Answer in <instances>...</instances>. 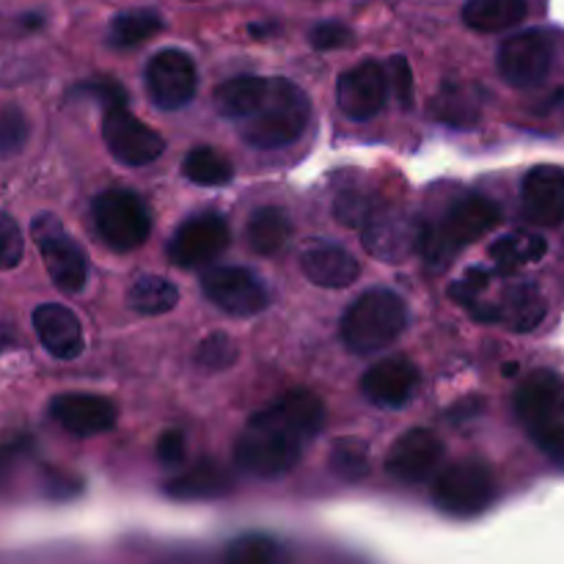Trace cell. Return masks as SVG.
Here are the masks:
<instances>
[{"instance_id": "obj_1", "label": "cell", "mask_w": 564, "mask_h": 564, "mask_svg": "<svg viewBox=\"0 0 564 564\" xmlns=\"http://www.w3.org/2000/svg\"><path fill=\"white\" fill-rule=\"evenodd\" d=\"M323 424V402L312 391H290L246 424L235 444L237 466L262 479L284 477L297 466Z\"/></svg>"}, {"instance_id": "obj_2", "label": "cell", "mask_w": 564, "mask_h": 564, "mask_svg": "<svg viewBox=\"0 0 564 564\" xmlns=\"http://www.w3.org/2000/svg\"><path fill=\"white\" fill-rule=\"evenodd\" d=\"M312 119L306 94L284 77H268V94L251 119L240 124L246 143L257 149H281L295 143Z\"/></svg>"}, {"instance_id": "obj_3", "label": "cell", "mask_w": 564, "mask_h": 564, "mask_svg": "<svg viewBox=\"0 0 564 564\" xmlns=\"http://www.w3.org/2000/svg\"><path fill=\"white\" fill-rule=\"evenodd\" d=\"M518 422L554 463L564 466V380L551 369L529 375L516 394Z\"/></svg>"}, {"instance_id": "obj_4", "label": "cell", "mask_w": 564, "mask_h": 564, "mask_svg": "<svg viewBox=\"0 0 564 564\" xmlns=\"http://www.w3.org/2000/svg\"><path fill=\"white\" fill-rule=\"evenodd\" d=\"M408 306L397 292L369 290L341 317V339L358 356L386 350L402 336Z\"/></svg>"}, {"instance_id": "obj_5", "label": "cell", "mask_w": 564, "mask_h": 564, "mask_svg": "<svg viewBox=\"0 0 564 564\" xmlns=\"http://www.w3.org/2000/svg\"><path fill=\"white\" fill-rule=\"evenodd\" d=\"M501 209L485 196H468L446 213L433 231H424L422 251L433 268H446L463 248L482 240L499 226Z\"/></svg>"}, {"instance_id": "obj_6", "label": "cell", "mask_w": 564, "mask_h": 564, "mask_svg": "<svg viewBox=\"0 0 564 564\" xmlns=\"http://www.w3.org/2000/svg\"><path fill=\"white\" fill-rule=\"evenodd\" d=\"M496 499V479L485 463L460 460L438 474L433 501L441 512L455 518H474L488 510Z\"/></svg>"}, {"instance_id": "obj_7", "label": "cell", "mask_w": 564, "mask_h": 564, "mask_svg": "<svg viewBox=\"0 0 564 564\" xmlns=\"http://www.w3.org/2000/svg\"><path fill=\"white\" fill-rule=\"evenodd\" d=\"M424 224L408 209L397 204H383V207L369 209L361 224V242L375 259L380 262L400 264L422 248Z\"/></svg>"}, {"instance_id": "obj_8", "label": "cell", "mask_w": 564, "mask_h": 564, "mask_svg": "<svg viewBox=\"0 0 564 564\" xmlns=\"http://www.w3.org/2000/svg\"><path fill=\"white\" fill-rule=\"evenodd\" d=\"M31 231L53 284L66 295H77V292L86 290L88 257L77 246L75 237L64 229V224L55 215L44 213L33 218Z\"/></svg>"}, {"instance_id": "obj_9", "label": "cell", "mask_w": 564, "mask_h": 564, "mask_svg": "<svg viewBox=\"0 0 564 564\" xmlns=\"http://www.w3.org/2000/svg\"><path fill=\"white\" fill-rule=\"evenodd\" d=\"M94 226L113 251L124 253L135 251L149 240L152 218H149V209L141 196L124 191V187H113L94 202Z\"/></svg>"}, {"instance_id": "obj_10", "label": "cell", "mask_w": 564, "mask_h": 564, "mask_svg": "<svg viewBox=\"0 0 564 564\" xmlns=\"http://www.w3.org/2000/svg\"><path fill=\"white\" fill-rule=\"evenodd\" d=\"M102 138L108 152L119 160L121 165L141 169V165L154 163L165 152V141L158 130L143 124L138 116L127 108V97L105 105L102 116Z\"/></svg>"}, {"instance_id": "obj_11", "label": "cell", "mask_w": 564, "mask_h": 564, "mask_svg": "<svg viewBox=\"0 0 564 564\" xmlns=\"http://www.w3.org/2000/svg\"><path fill=\"white\" fill-rule=\"evenodd\" d=\"M501 77L516 88L543 86L554 66V36L549 31H521L501 42L496 55Z\"/></svg>"}, {"instance_id": "obj_12", "label": "cell", "mask_w": 564, "mask_h": 564, "mask_svg": "<svg viewBox=\"0 0 564 564\" xmlns=\"http://www.w3.org/2000/svg\"><path fill=\"white\" fill-rule=\"evenodd\" d=\"M196 64L182 50H160L147 64V91L160 110H180L196 97Z\"/></svg>"}, {"instance_id": "obj_13", "label": "cell", "mask_w": 564, "mask_h": 564, "mask_svg": "<svg viewBox=\"0 0 564 564\" xmlns=\"http://www.w3.org/2000/svg\"><path fill=\"white\" fill-rule=\"evenodd\" d=\"M202 290L220 312L231 317H253L264 312L270 292L257 273L246 268H213L204 273Z\"/></svg>"}, {"instance_id": "obj_14", "label": "cell", "mask_w": 564, "mask_h": 564, "mask_svg": "<svg viewBox=\"0 0 564 564\" xmlns=\"http://www.w3.org/2000/svg\"><path fill=\"white\" fill-rule=\"evenodd\" d=\"M231 231L220 215L202 213L187 218L169 242V257L176 268H202L229 248Z\"/></svg>"}, {"instance_id": "obj_15", "label": "cell", "mask_w": 564, "mask_h": 564, "mask_svg": "<svg viewBox=\"0 0 564 564\" xmlns=\"http://www.w3.org/2000/svg\"><path fill=\"white\" fill-rule=\"evenodd\" d=\"M444 441L433 433V430H408L402 438H397V444L391 446L389 460H386V468H389L391 477H397L400 482H424L435 474V468L444 460Z\"/></svg>"}, {"instance_id": "obj_16", "label": "cell", "mask_w": 564, "mask_h": 564, "mask_svg": "<svg viewBox=\"0 0 564 564\" xmlns=\"http://www.w3.org/2000/svg\"><path fill=\"white\" fill-rule=\"evenodd\" d=\"M386 94V72L375 61H361L358 66L347 69L336 86V99H339L341 113L350 116L352 121H369L383 110Z\"/></svg>"}, {"instance_id": "obj_17", "label": "cell", "mask_w": 564, "mask_h": 564, "mask_svg": "<svg viewBox=\"0 0 564 564\" xmlns=\"http://www.w3.org/2000/svg\"><path fill=\"white\" fill-rule=\"evenodd\" d=\"M521 207L523 215L534 226L564 224V169L562 165H534L521 185Z\"/></svg>"}, {"instance_id": "obj_18", "label": "cell", "mask_w": 564, "mask_h": 564, "mask_svg": "<svg viewBox=\"0 0 564 564\" xmlns=\"http://www.w3.org/2000/svg\"><path fill=\"white\" fill-rule=\"evenodd\" d=\"M50 416L75 438H94L113 430L116 408L97 394H61L50 402Z\"/></svg>"}, {"instance_id": "obj_19", "label": "cell", "mask_w": 564, "mask_h": 564, "mask_svg": "<svg viewBox=\"0 0 564 564\" xmlns=\"http://www.w3.org/2000/svg\"><path fill=\"white\" fill-rule=\"evenodd\" d=\"M422 375H419L416 364L408 358H383L375 367L367 369L361 380V391L367 394L369 402L380 408H402L405 402L413 400L419 391Z\"/></svg>"}, {"instance_id": "obj_20", "label": "cell", "mask_w": 564, "mask_h": 564, "mask_svg": "<svg viewBox=\"0 0 564 564\" xmlns=\"http://www.w3.org/2000/svg\"><path fill=\"white\" fill-rule=\"evenodd\" d=\"M33 328H36V336L44 345V350L53 358L72 361V358L80 356L83 328L72 308L61 306V303H42L33 312Z\"/></svg>"}, {"instance_id": "obj_21", "label": "cell", "mask_w": 564, "mask_h": 564, "mask_svg": "<svg viewBox=\"0 0 564 564\" xmlns=\"http://www.w3.org/2000/svg\"><path fill=\"white\" fill-rule=\"evenodd\" d=\"M301 270L312 284L325 286V290H345L361 275L356 259L339 246L328 242H314L301 253Z\"/></svg>"}, {"instance_id": "obj_22", "label": "cell", "mask_w": 564, "mask_h": 564, "mask_svg": "<svg viewBox=\"0 0 564 564\" xmlns=\"http://www.w3.org/2000/svg\"><path fill=\"white\" fill-rule=\"evenodd\" d=\"M545 312V297L532 281H523L507 290V295L501 297L499 306L494 308V323H505L510 330L518 334H529V330L538 328L543 323Z\"/></svg>"}, {"instance_id": "obj_23", "label": "cell", "mask_w": 564, "mask_h": 564, "mask_svg": "<svg viewBox=\"0 0 564 564\" xmlns=\"http://www.w3.org/2000/svg\"><path fill=\"white\" fill-rule=\"evenodd\" d=\"M264 94H268V77L257 75H240L231 77V80L220 83L213 94L215 110L226 119L242 124L246 119H251L257 113V108L262 105Z\"/></svg>"}, {"instance_id": "obj_24", "label": "cell", "mask_w": 564, "mask_h": 564, "mask_svg": "<svg viewBox=\"0 0 564 564\" xmlns=\"http://www.w3.org/2000/svg\"><path fill=\"white\" fill-rule=\"evenodd\" d=\"M545 253H549V242H545L543 235L510 231V235H501L490 246V262H494V270L499 275H512L521 268H527V264L540 262Z\"/></svg>"}, {"instance_id": "obj_25", "label": "cell", "mask_w": 564, "mask_h": 564, "mask_svg": "<svg viewBox=\"0 0 564 564\" xmlns=\"http://www.w3.org/2000/svg\"><path fill=\"white\" fill-rule=\"evenodd\" d=\"M527 11V0H468L463 22L477 33H499L521 25Z\"/></svg>"}, {"instance_id": "obj_26", "label": "cell", "mask_w": 564, "mask_h": 564, "mask_svg": "<svg viewBox=\"0 0 564 564\" xmlns=\"http://www.w3.org/2000/svg\"><path fill=\"white\" fill-rule=\"evenodd\" d=\"M246 240L259 257H275L292 240V220L281 207H262L246 226Z\"/></svg>"}, {"instance_id": "obj_27", "label": "cell", "mask_w": 564, "mask_h": 564, "mask_svg": "<svg viewBox=\"0 0 564 564\" xmlns=\"http://www.w3.org/2000/svg\"><path fill=\"white\" fill-rule=\"evenodd\" d=\"M169 490L174 499H218V496L229 494L231 479L215 463H198L191 471L180 474L169 482Z\"/></svg>"}, {"instance_id": "obj_28", "label": "cell", "mask_w": 564, "mask_h": 564, "mask_svg": "<svg viewBox=\"0 0 564 564\" xmlns=\"http://www.w3.org/2000/svg\"><path fill=\"white\" fill-rule=\"evenodd\" d=\"M127 303L132 312L158 317V314H169L180 303V290L165 275H141L127 290Z\"/></svg>"}, {"instance_id": "obj_29", "label": "cell", "mask_w": 564, "mask_h": 564, "mask_svg": "<svg viewBox=\"0 0 564 564\" xmlns=\"http://www.w3.org/2000/svg\"><path fill=\"white\" fill-rule=\"evenodd\" d=\"M182 174L202 187H220L231 182L235 169H231V160L220 149L196 147L187 152L185 163H182Z\"/></svg>"}, {"instance_id": "obj_30", "label": "cell", "mask_w": 564, "mask_h": 564, "mask_svg": "<svg viewBox=\"0 0 564 564\" xmlns=\"http://www.w3.org/2000/svg\"><path fill=\"white\" fill-rule=\"evenodd\" d=\"M163 31V20L160 14L149 9H135V11H124V14L113 17L108 28V44L110 47H138L147 39L158 36Z\"/></svg>"}, {"instance_id": "obj_31", "label": "cell", "mask_w": 564, "mask_h": 564, "mask_svg": "<svg viewBox=\"0 0 564 564\" xmlns=\"http://www.w3.org/2000/svg\"><path fill=\"white\" fill-rule=\"evenodd\" d=\"M224 564H284V562H281V549L275 540L264 538V534H246V538H237L235 543L226 549Z\"/></svg>"}, {"instance_id": "obj_32", "label": "cell", "mask_w": 564, "mask_h": 564, "mask_svg": "<svg viewBox=\"0 0 564 564\" xmlns=\"http://www.w3.org/2000/svg\"><path fill=\"white\" fill-rule=\"evenodd\" d=\"M240 350H237V341L229 334H215L204 336L196 347V367H202L204 372H224L231 364L237 361Z\"/></svg>"}, {"instance_id": "obj_33", "label": "cell", "mask_w": 564, "mask_h": 564, "mask_svg": "<svg viewBox=\"0 0 564 564\" xmlns=\"http://www.w3.org/2000/svg\"><path fill=\"white\" fill-rule=\"evenodd\" d=\"M369 466V449L356 438L339 441L330 452V468H334L336 477L347 479V482H356L367 474Z\"/></svg>"}, {"instance_id": "obj_34", "label": "cell", "mask_w": 564, "mask_h": 564, "mask_svg": "<svg viewBox=\"0 0 564 564\" xmlns=\"http://www.w3.org/2000/svg\"><path fill=\"white\" fill-rule=\"evenodd\" d=\"M28 135H31V121L20 108L9 105L0 110V158H14L17 152H22Z\"/></svg>"}, {"instance_id": "obj_35", "label": "cell", "mask_w": 564, "mask_h": 564, "mask_svg": "<svg viewBox=\"0 0 564 564\" xmlns=\"http://www.w3.org/2000/svg\"><path fill=\"white\" fill-rule=\"evenodd\" d=\"M22 253H25V240H22L20 226L9 213L0 209V270L17 268Z\"/></svg>"}, {"instance_id": "obj_36", "label": "cell", "mask_w": 564, "mask_h": 564, "mask_svg": "<svg viewBox=\"0 0 564 564\" xmlns=\"http://www.w3.org/2000/svg\"><path fill=\"white\" fill-rule=\"evenodd\" d=\"M391 91H394V97L400 99L402 108H411L413 105V72L402 55L391 58Z\"/></svg>"}, {"instance_id": "obj_37", "label": "cell", "mask_w": 564, "mask_h": 564, "mask_svg": "<svg viewBox=\"0 0 564 564\" xmlns=\"http://www.w3.org/2000/svg\"><path fill=\"white\" fill-rule=\"evenodd\" d=\"M352 31L341 22H319L317 28L312 31V44L317 50H336V47H345L350 44Z\"/></svg>"}, {"instance_id": "obj_38", "label": "cell", "mask_w": 564, "mask_h": 564, "mask_svg": "<svg viewBox=\"0 0 564 564\" xmlns=\"http://www.w3.org/2000/svg\"><path fill=\"white\" fill-rule=\"evenodd\" d=\"M336 220L345 226H358L364 224V218L369 215V204L364 202L361 193H341L336 198Z\"/></svg>"}, {"instance_id": "obj_39", "label": "cell", "mask_w": 564, "mask_h": 564, "mask_svg": "<svg viewBox=\"0 0 564 564\" xmlns=\"http://www.w3.org/2000/svg\"><path fill=\"white\" fill-rule=\"evenodd\" d=\"M158 460L163 463V466H176V463H182V457H185V435L180 433V430H169V433L160 435L158 441Z\"/></svg>"}, {"instance_id": "obj_40", "label": "cell", "mask_w": 564, "mask_h": 564, "mask_svg": "<svg viewBox=\"0 0 564 564\" xmlns=\"http://www.w3.org/2000/svg\"><path fill=\"white\" fill-rule=\"evenodd\" d=\"M11 345H14V334H11V328H9V325H3V323H0V352H6V350H9Z\"/></svg>"}, {"instance_id": "obj_41", "label": "cell", "mask_w": 564, "mask_h": 564, "mask_svg": "<svg viewBox=\"0 0 564 564\" xmlns=\"http://www.w3.org/2000/svg\"><path fill=\"white\" fill-rule=\"evenodd\" d=\"M6 468H9V452L0 449V477L6 474Z\"/></svg>"}]
</instances>
